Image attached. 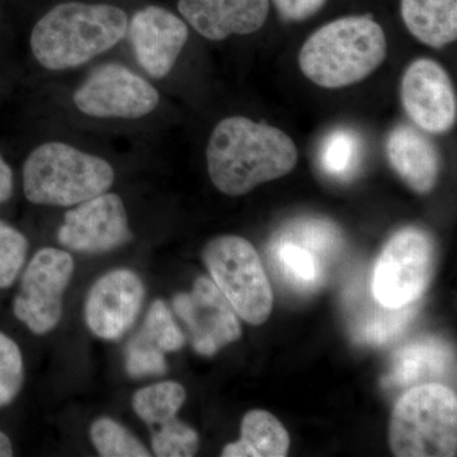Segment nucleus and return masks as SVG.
<instances>
[{
    "instance_id": "f257e3e1",
    "label": "nucleus",
    "mask_w": 457,
    "mask_h": 457,
    "mask_svg": "<svg viewBox=\"0 0 457 457\" xmlns=\"http://www.w3.org/2000/svg\"><path fill=\"white\" fill-rule=\"evenodd\" d=\"M297 159V147L286 132L243 116L219 122L206 149L213 186L233 197L282 179L296 167Z\"/></svg>"
},
{
    "instance_id": "f03ea898",
    "label": "nucleus",
    "mask_w": 457,
    "mask_h": 457,
    "mask_svg": "<svg viewBox=\"0 0 457 457\" xmlns=\"http://www.w3.org/2000/svg\"><path fill=\"white\" fill-rule=\"evenodd\" d=\"M128 27V14L114 5L62 3L36 23L29 45L45 69L68 71L112 49Z\"/></svg>"
},
{
    "instance_id": "7ed1b4c3",
    "label": "nucleus",
    "mask_w": 457,
    "mask_h": 457,
    "mask_svg": "<svg viewBox=\"0 0 457 457\" xmlns=\"http://www.w3.org/2000/svg\"><path fill=\"white\" fill-rule=\"evenodd\" d=\"M386 54V36L376 21L343 17L312 33L300 50L299 66L317 86L338 89L366 79Z\"/></svg>"
},
{
    "instance_id": "20e7f679",
    "label": "nucleus",
    "mask_w": 457,
    "mask_h": 457,
    "mask_svg": "<svg viewBox=\"0 0 457 457\" xmlns=\"http://www.w3.org/2000/svg\"><path fill=\"white\" fill-rule=\"evenodd\" d=\"M112 165L69 144L51 141L36 147L23 165L27 200L46 206H77L113 185Z\"/></svg>"
},
{
    "instance_id": "39448f33",
    "label": "nucleus",
    "mask_w": 457,
    "mask_h": 457,
    "mask_svg": "<svg viewBox=\"0 0 457 457\" xmlns=\"http://www.w3.org/2000/svg\"><path fill=\"white\" fill-rule=\"evenodd\" d=\"M389 444L398 457H453L457 451V400L441 384L405 393L390 418Z\"/></svg>"
},
{
    "instance_id": "423d86ee",
    "label": "nucleus",
    "mask_w": 457,
    "mask_h": 457,
    "mask_svg": "<svg viewBox=\"0 0 457 457\" xmlns=\"http://www.w3.org/2000/svg\"><path fill=\"white\" fill-rule=\"evenodd\" d=\"M213 284L240 318L252 326L266 323L273 308L270 279L254 246L242 237L222 236L204 249Z\"/></svg>"
},
{
    "instance_id": "0eeeda50",
    "label": "nucleus",
    "mask_w": 457,
    "mask_h": 457,
    "mask_svg": "<svg viewBox=\"0 0 457 457\" xmlns=\"http://www.w3.org/2000/svg\"><path fill=\"white\" fill-rule=\"evenodd\" d=\"M435 246L428 234L417 228L398 231L376 262L372 294L387 309L417 302L431 284Z\"/></svg>"
},
{
    "instance_id": "6e6552de",
    "label": "nucleus",
    "mask_w": 457,
    "mask_h": 457,
    "mask_svg": "<svg viewBox=\"0 0 457 457\" xmlns=\"http://www.w3.org/2000/svg\"><path fill=\"white\" fill-rule=\"evenodd\" d=\"M74 273V261L68 252L56 248L38 251L23 273L14 299L18 320L35 335H45L59 324L62 296Z\"/></svg>"
},
{
    "instance_id": "1a4fd4ad",
    "label": "nucleus",
    "mask_w": 457,
    "mask_h": 457,
    "mask_svg": "<svg viewBox=\"0 0 457 457\" xmlns=\"http://www.w3.org/2000/svg\"><path fill=\"white\" fill-rule=\"evenodd\" d=\"M159 99L155 87L119 62L96 68L73 96L75 107L96 119H141Z\"/></svg>"
},
{
    "instance_id": "9d476101",
    "label": "nucleus",
    "mask_w": 457,
    "mask_h": 457,
    "mask_svg": "<svg viewBox=\"0 0 457 457\" xmlns=\"http://www.w3.org/2000/svg\"><path fill=\"white\" fill-rule=\"evenodd\" d=\"M173 308L187 326L192 345L201 356L212 357L242 337L236 311L212 278H198L191 293L174 297Z\"/></svg>"
},
{
    "instance_id": "9b49d317",
    "label": "nucleus",
    "mask_w": 457,
    "mask_h": 457,
    "mask_svg": "<svg viewBox=\"0 0 457 457\" xmlns=\"http://www.w3.org/2000/svg\"><path fill=\"white\" fill-rule=\"evenodd\" d=\"M400 99L409 119L428 134H445L455 126V89L435 60L418 59L409 64L400 83Z\"/></svg>"
},
{
    "instance_id": "f8f14e48",
    "label": "nucleus",
    "mask_w": 457,
    "mask_h": 457,
    "mask_svg": "<svg viewBox=\"0 0 457 457\" xmlns=\"http://www.w3.org/2000/svg\"><path fill=\"white\" fill-rule=\"evenodd\" d=\"M131 237L121 197L107 192L69 210L57 233L60 245L82 253L112 251Z\"/></svg>"
},
{
    "instance_id": "ddd939ff",
    "label": "nucleus",
    "mask_w": 457,
    "mask_h": 457,
    "mask_svg": "<svg viewBox=\"0 0 457 457\" xmlns=\"http://www.w3.org/2000/svg\"><path fill=\"white\" fill-rule=\"evenodd\" d=\"M145 287L130 270H114L93 285L87 296L86 323L90 332L117 341L132 327L143 308Z\"/></svg>"
},
{
    "instance_id": "4468645a",
    "label": "nucleus",
    "mask_w": 457,
    "mask_h": 457,
    "mask_svg": "<svg viewBox=\"0 0 457 457\" xmlns=\"http://www.w3.org/2000/svg\"><path fill=\"white\" fill-rule=\"evenodd\" d=\"M128 35L141 68L155 79L170 73L188 40V27L168 9L149 5L129 22Z\"/></svg>"
},
{
    "instance_id": "2eb2a0df",
    "label": "nucleus",
    "mask_w": 457,
    "mask_h": 457,
    "mask_svg": "<svg viewBox=\"0 0 457 457\" xmlns=\"http://www.w3.org/2000/svg\"><path fill=\"white\" fill-rule=\"evenodd\" d=\"M179 11L204 38L222 41L262 29L270 0H179Z\"/></svg>"
},
{
    "instance_id": "dca6fc26",
    "label": "nucleus",
    "mask_w": 457,
    "mask_h": 457,
    "mask_svg": "<svg viewBox=\"0 0 457 457\" xmlns=\"http://www.w3.org/2000/svg\"><path fill=\"white\" fill-rule=\"evenodd\" d=\"M386 156L400 179L420 195L435 188L441 170L437 147L426 135L408 125L394 128L386 140Z\"/></svg>"
},
{
    "instance_id": "f3484780",
    "label": "nucleus",
    "mask_w": 457,
    "mask_h": 457,
    "mask_svg": "<svg viewBox=\"0 0 457 457\" xmlns=\"http://www.w3.org/2000/svg\"><path fill=\"white\" fill-rule=\"evenodd\" d=\"M400 13L418 41L442 49L457 38V0H400Z\"/></svg>"
},
{
    "instance_id": "a211bd4d",
    "label": "nucleus",
    "mask_w": 457,
    "mask_h": 457,
    "mask_svg": "<svg viewBox=\"0 0 457 457\" xmlns=\"http://www.w3.org/2000/svg\"><path fill=\"white\" fill-rule=\"evenodd\" d=\"M290 436L278 418L266 411H251L242 422V438L222 450L224 457H285Z\"/></svg>"
},
{
    "instance_id": "6ab92c4d",
    "label": "nucleus",
    "mask_w": 457,
    "mask_h": 457,
    "mask_svg": "<svg viewBox=\"0 0 457 457\" xmlns=\"http://www.w3.org/2000/svg\"><path fill=\"white\" fill-rule=\"evenodd\" d=\"M451 360L450 352L436 341L418 342L400 350L394 357L393 370L384 384L405 386L426 376L441 375Z\"/></svg>"
},
{
    "instance_id": "aec40b11",
    "label": "nucleus",
    "mask_w": 457,
    "mask_h": 457,
    "mask_svg": "<svg viewBox=\"0 0 457 457\" xmlns=\"http://www.w3.org/2000/svg\"><path fill=\"white\" fill-rule=\"evenodd\" d=\"M186 400V390L174 381L149 385L135 394L132 407L150 427H158L176 418Z\"/></svg>"
},
{
    "instance_id": "412c9836",
    "label": "nucleus",
    "mask_w": 457,
    "mask_h": 457,
    "mask_svg": "<svg viewBox=\"0 0 457 457\" xmlns=\"http://www.w3.org/2000/svg\"><path fill=\"white\" fill-rule=\"evenodd\" d=\"M90 437L104 457H149L146 447L125 427L111 418H99L90 427Z\"/></svg>"
},
{
    "instance_id": "4be33fe9",
    "label": "nucleus",
    "mask_w": 457,
    "mask_h": 457,
    "mask_svg": "<svg viewBox=\"0 0 457 457\" xmlns=\"http://www.w3.org/2000/svg\"><path fill=\"white\" fill-rule=\"evenodd\" d=\"M321 168L337 179L348 177L357 167L360 159V141L350 130L333 131L321 145Z\"/></svg>"
},
{
    "instance_id": "5701e85b",
    "label": "nucleus",
    "mask_w": 457,
    "mask_h": 457,
    "mask_svg": "<svg viewBox=\"0 0 457 457\" xmlns=\"http://www.w3.org/2000/svg\"><path fill=\"white\" fill-rule=\"evenodd\" d=\"M137 336L164 353L179 351L186 343L185 335L174 321L170 308L162 300L152 303L143 329Z\"/></svg>"
},
{
    "instance_id": "b1692460",
    "label": "nucleus",
    "mask_w": 457,
    "mask_h": 457,
    "mask_svg": "<svg viewBox=\"0 0 457 457\" xmlns=\"http://www.w3.org/2000/svg\"><path fill=\"white\" fill-rule=\"evenodd\" d=\"M152 446L159 457H191L198 450V435L194 428L173 418L156 427L152 435Z\"/></svg>"
},
{
    "instance_id": "393cba45",
    "label": "nucleus",
    "mask_w": 457,
    "mask_h": 457,
    "mask_svg": "<svg viewBox=\"0 0 457 457\" xmlns=\"http://www.w3.org/2000/svg\"><path fill=\"white\" fill-rule=\"evenodd\" d=\"M23 359L13 339L0 332V408L11 404L22 389Z\"/></svg>"
},
{
    "instance_id": "a878e982",
    "label": "nucleus",
    "mask_w": 457,
    "mask_h": 457,
    "mask_svg": "<svg viewBox=\"0 0 457 457\" xmlns=\"http://www.w3.org/2000/svg\"><path fill=\"white\" fill-rule=\"evenodd\" d=\"M29 251V243L22 233L0 221V290L16 281Z\"/></svg>"
},
{
    "instance_id": "bb28decb",
    "label": "nucleus",
    "mask_w": 457,
    "mask_h": 457,
    "mask_svg": "<svg viewBox=\"0 0 457 457\" xmlns=\"http://www.w3.org/2000/svg\"><path fill=\"white\" fill-rule=\"evenodd\" d=\"M278 257L282 270L294 282L311 286L319 281V263L312 249L299 245L293 240H282L278 245Z\"/></svg>"
},
{
    "instance_id": "cd10ccee",
    "label": "nucleus",
    "mask_w": 457,
    "mask_h": 457,
    "mask_svg": "<svg viewBox=\"0 0 457 457\" xmlns=\"http://www.w3.org/2000/svg\"><path fill=\"white\" fill-rule=\"evenodd\" d=\"M370 315L362 328H360L359 336L362 341L380 345L398 335L407 326L409 319L413 317L414 309L404 308L387 309Z\"/></svg>"
},
{
    "instance_id": "c85d7f7f",
    "label": "nucleus",
    "mask_w": 457,
    "mask_h": 457,
    "mask_svg": "<svg viewBox=\"0 0 457 457\" xmlns=\"http://www.w3.org/2000/svg\"><path fill=\"white\" fill-rule=\"evenodd\" d=\"M126 371L134 378L161 376L167 372L164 352L139 336L132 339L126 352Z\"/></svg>"
},
{
    "instance_id": "c756f323",
    "label": "nucleus",
    "mask_w": 457,
    "mask_h": 457,
    "mask_svg": "<svg viewBox=\"0 0 457 457\" xmlns=\"http://www.w3.org/2000/svg\"><path fill=\"white\" fill-rule=\"evenodd\" d=\"M279 16L288 22H303L317 14L327 0H272Z\"/></svg>"
},
{
    "instance_id": "7c9ffc66",
    "label": "nucleus",
    "mask_w": 457,
    "mask_h": 457,
    "mask_svg": "<svg viewBox=\"0 0 457 457\" xmlns=\"http://www.w3.org/2000/svg\"><path fill=\"white\" fill-rule=\"evenodd\" d=\"M13 194V173L3 155L0 154V204L5 203Z\"/></svg>"
},
{
    "instance_id": "2f4dec72",
    "label": "nucleus",
    "mask_w": 457,
    "mask_h": 457,
    "mask_svg": "<svg viewBox=\"0 0 457 457\" xmlns=\"http://www.w3.org/2000/svg\"><path fill=\"white\" fill-rule=\"evenodd\" d=\"M13 455V449H12L11 440L7 435L0 432V457H9Z\"/></svg>"
}]
</instances>
